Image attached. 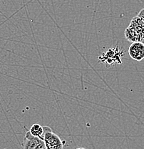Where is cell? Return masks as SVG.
Masks as SVG:
<instances>
[{
  "instance_id": "1",
  "label": "cell",
  "mask_w": 144,
  "mask_h": 149,
  "mask_svg": "<svg viewBox=\"0 0 144 149\" xmlns=\"http://www.w3.org/2000/svg\"><path fill=\"white\" fill-rule=\"evenodd\" d=\"M42 139L45 144L46 149H63L66 141H62L59 136L52 131L49 126H44Z\"/></svg>"
},
{
  "instance_id": "2",
  "label": "cell",
  "mask_w": 144,
  "mask_h": 149,
  "mask_svg": "<svg viewBox=\"0 0 144 149\" xmlns=\"http://www.w3.org/2000/svg\"><path fill=\"white\" fill-rule=\"evenodd\" d=\"M21 146L22 149H42L45 148V144L44 140L32 136L30 131L27 130Z\"/></svg>"
},
{
  "instance_id": "3",
  "label": "cell",
  "mask_w": 144,
  "mask_h": 149,
  "mask_svg": "<svg viewBox=\"0 0 144 149\" xmlns=\"http://www.w3.org/2000/svg\"><path fill=\"white\" fill-rule=\"evenodd\" d=\"M123 55L122 51L119 50V47L115 48H111L108 49L103 55L99 57V60H101V62L105 63L106 62L107 64L114 65L116 64H121V56Z\"/></svg>"
},
{
  "instance_id": "4",
  "label": "cell",
  "mask_w": 144,
  "mask_h": 149,
  "mask_svg": "<svg viewBox=\"0 0 144 149\" xmlns=\"http://www.w3.org/2000/svg\"><path fill=\"white\" fill-rule=\"evenodd\" d=\"M128 54L136 61L143 60L144 59V44L141 42L132 43L128 48Z\"/></svg>"
},
{
  "instance_id": "5",
  "label": "cell",
  "mask_w": 144,
  "mask_h": 149,
  "mask_svg": "<svg viewBox=\"0 0 144 149\" xmlns=\"http://www.w3.org/2000/svg\"><path fill=\"white\" fill-rule=\"evenodd\" d=\"M129 27L133 28L140 35L141 38L144 35V22L139 17L136 16L131 19Z\"/></svg>"
},
{
  "instance_id": "6",
  "label": "cell",
  "mask_w": 144,
  "mask_h": 149,
  "mask_svg": "<svg viewBox=\"0 0 144 149\" xmlns=\"http://www.w3.org/2000/svg\"><path fill=\"white\" fill-rule=\"evenodd\" d=\"M124 35L126 40H128V41L131 42L132 43L141 41L140 35H139L133 28L130 27L129 26L125 29Z\"/></svg>"
},
{
  "instance_id": "7",
  "label": "cell",
  "mask_w": 144,
  "mask_h": 149,
  "mask_svg": "<svg viewBox=\"0 0 144 149\" xmlns=\"http://www.w3.org/2000/svg\"><path fill=\"white\" fill-rule=\"evenodd\" d=\"M29 131L32 133V136L43 139L42 136L43 133H44V128H43L41 125H40L39 124H33V125H32V127H31Z\"/></svg>"
},
{
  "instance_id": "8",
  "label": "cell",
  "mask_w": 144,
  "mask_h": 149,
  "mask_svg": "<svg viewBox=\"0 0 144 149\" xmlns=\"http://www.w3.org/2000/svg\"><path fill=\"white\" fill-rule=\"evenodd\" d=\"M137 16L139 17L140 18H141L142 19H143V21L144 22V9H141V10L139 12V13L138 14Z\"/></svg>"
},
{
  "instance_id": "9",
  "label": "cell",
  "mask_w": 144,
  "mask_h": 149,
  "mask_svg": "<svg viewBox=\"0 0 144 149\" xmlns=\"http://www.w3.org/2000/svg\"><path fill=\"white\" fill-rule=\"evenodd\" d=\"M140 42H141L143 43V44H144V35L141 37V41Z\"/></svg>"
},
{
  "instance_id": "10",
  "label": "cell",
  "mask_w": 144,
  "mask_h": 149,
  "mask_svg": "<svg viewBox=\"0 0 144 149\" xmlns=\"http://www.w3.org/2000/svg\"><path fill=\"white\" fill-rule=\"evenodd\" d=\"M75 149H86L84 148H75Z\"/></svg>"
},
{
  "instance_id": "11",
  "label": "cell",
  "mask_w": 144,
  "mask_h": 149,
  "mask_svg": "<svg viewBox=\"0 0 144 149\" xmlns=\"http://www.w3.org/2000/svg\"><path fill=\"white\" fill-rule=\"evenodd\" d=\"M42 149H46V148H42Z\"/></svg>"
}]
</instances>
